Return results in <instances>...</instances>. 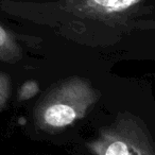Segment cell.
<instances>
[{"label": "cell", "mask_w": 155, "mask_h": 155, "mask_svg": "<svg viewBox=\"0 0 155 155\" xmlns=\"http://www.w3.org/2000/svg\"><path fill=\"white\" fill-rule=\"evenodd\" d=\"M38 93V84L35 81H28L24 83L18 91V99L28 100L34 97Z\"/></svg>", "instance_id": "obj_5"}, {"label": "cell", "mask_w": 155, "mask_h": 155, "mask_svg": "<svg viewBox=\"0 0 155 155\" xmlns=\"http://www.w3.org/2000/svg\"><path fill=\"white\" fill-rule=\"evenodd\" d=\"M98 100L91 83L71 78L52 87L38 102L34 112L35 122L46 131H56L85 116Z\"/></svg>", "instance_id": "obj_1"}, {"label": "cell", "mask_w": 155, "mask_h": 155, "mask_svg": "<svg viewBox=\"0 0 155 155\" xmlns=\"http://www.w3.org/2000/svg\"><path fill=\"white\" fill-rule=\"evenodd\" d=\"M93 149L97 155H155L148 130L130 117L104 129Z\"/></svg>", "instance_id": "obj_2"}, {"label": "cell", "mask_w": 155, "mask_h": 155, "mask_svg": "<svg viewBox=\"0 0 155 155\" xmlns=\"http://www.w3.org/2000/svg\"><path fill=\"white\" fill-rule=\"evenodd\" d=\"M10 79L5 74L0 73V106L5 103L10 94Z\"/></svg>", "instance_id": "obj_6"}, {"label": "cell", "mask_w": 155, "mask_h": 155, "mask_svg": "<svg viewBox=\"0 0 155 155\" xmlns=\"http://www.w3.org/2000/svg\"><path fill=\"white\" fill-rule=\"evenodd\" d=\"M142 0H71L70 8L73 12L91 17H108L122 14Z\"/></svg>", "instance_id": "obj_3"}, {"label": "cell", "mask_w": 155, "mask_h": 155, "mask_svg": "<svg viewBox=\"0 0 155 155\" xmlns=\"http://www.w3.org/2000/svg\"><path fill=\"white\" fill-rule=\"evenodd\" d=\"M21 58V49L13 35L0 25V61L16 62Z\"/></svg>", "instance_id": "obj_4"}]
</instances>
